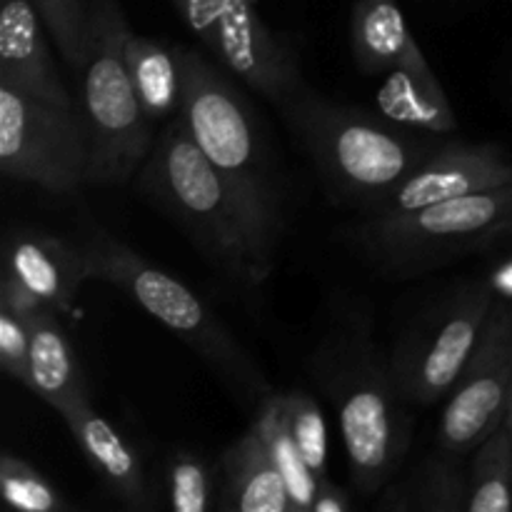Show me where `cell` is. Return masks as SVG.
<instances>
[{
  "mask_svg": "<svg viewBox=\"0 0 512 512\" xmlns=\"http://www.w3.org/2000/svg\"><path fill=\"white\" fill-rule=\"evenodd\" d=\"M5 273L60 315H70L80 285L88 280V260L80 245L48 230L15 228L5 240Z\"/></svg>",
  "mask_w": 512,
  "mask_h": 512,
  "instance_id": "9a60e30c",
  "label": "cell"
},
{
  "mask_svg": "<svg viewBox=\"0 0 512 512\" xmlns=\"http://www.w3.org/2000/svg\"><path fill=\"white\" fill-rule=\"evenodd\" d=\"M68 430L73 433L80 453L95 470L103 488L125 508L148 512L158 508L155 485L143 455L128 443L123 433L108 418L93 408V403H80L63 413Z\"/></svg>",
  "mask_w": 512,
  "mask_h": 512,
  "instance_id": "5bb4252c",
  "label": "cell"
},
{
  "mask_svg": "<svg viewBox=\"0 0 512 512\" xmlns=\"http://www.w3.org/2000/svg\"><path fill=\"white\" fill-rule=\"evenodd\" d=\"M133 188L233 283L260 288L275 268L280 238L215 168L175 115L155 135Z\"/></svg>",
  "mask_w": 512,
  "mask_h": 512,
  "instance_id": "6da1fadb",
  "label": "cell"
},
{
  "mask_svg": "<svg viewBox=\"0 0 512 512\" xmlns=\"http://www.w3.org/2000/svg\"><path fill=\"white\" fill-rule=\"evenodd\" d=\"M180 65L178 118L210 163L238 188L260 220L283 235L285 183L270 138L240 80L190 45H175Z\"/></svg>",
  "mask_w": 512,
  "mask_h": 512,
  "instance_id": "5b68a950",
  "label": "cell"
},
{
  "mask_svg": "<svg viewBox=\"0 0 512 512\" xmlns=\"http://www.w3.org/2000/svg\"><path fill=\"white\" fill-rule=\"evenodd\" d=\"M50 30L33 0H3L0 5V85L25 95L75 108L50 48Z\"/></svg>",
  "mask_w": 512,
  "mask_h": 512,
  "instance_id": "4fadbf2b",
  "label": "cell"
},
{
  "mask_svg": "<svg viewBox=\"0 0 512 512\" xmlns=\"http://www.w3.org/2000/svg\"><path fill=\"white\" fill-rule=\"evenodd\" d=\"M33 5L48 25L60 58L80 73L88 48L90 0H33Z\"/></svg>",
  "mask_w": 512,
  "mask_h": 512,
  "instance_id": "4316f807",
  "label": "cell"
},
{
  "mask_svg": "<svg viewBox=\"0 0 512 512\" xmlns=\"http://www.w3.org/2000/svg\"><path fill=\"white\" fill-rule=\"evenodd\" d=\"M125 60L145 115L153 123H168L175 118L180 110V65L175 45L130 30L125 40Z\"/></svg>",
  "mask_w": 512,
  "mask_h": 512,
  "instance_id": "44dd1931",
  "label": "cell"
},
{
  "mask_svg": "<svg viewBox=\"0 0 512 512\" xmlns=\"http://www.w3.org/2000/svg\"><path fill=\"white\" fill-rule=\"evenodd\" d=\"M213 60L275 108L305 85L293 45L268 28L250 0H170Z\"/></svg>",
  "mask_w": 512,
  "mask_h": 512,
  "instance_id": "30bf717a",
  "label": "cell"
},
{
  "mask_svg": "<svg viewBox=\"0 0 512 512\" xmlns=\"http://www.w3.org/2000/svg\"><path fill=\"white\" fill-rule=\"evenodd\" d=\"M285 413H288L290 433H293L295 443H298L300 453H303L305 463L315 473V478L323 483L328 480V430H325L323 410H320L318 400L308 393V390H285L283 393Z\"/></svg>",
  "mask_w": 512,
  "mask_h": 512,
  "instance_id": "484cf974",
  "label": "cell"
},
{
  "mask_svg": "<svg viewBox=\"0 0 512 512\" xmlns=\"http://www.w3.org/2000/svg\"><path fill=\"white\" fill-rule=\"evenodd\" d=\"M493 305L495 295L485 278H465L430 295L405 320L388 350L405 403L430 408L448 398L478 348Z\"/></svg>",
  "mask_w": 512,
  "mask_h": 512,
  "instance_id": "ba28073f",
  "label": "cell"
},
{
  "mask_svg": "<svg viewBox=\"0 0 512 512\" xmlns=\"http://www.w3.org/2000/svg\"><path fill=\"white\" fill-rule=\"evenodd\" d=\"M218 473L195 450H173L165 468L168 505L175 512H208L213 508V493Z\"/></svg>",
  "mask_w": 512,
  "mask_h": 512,
  "instance_id": "cb8c5ba5",
  "label": "cell"
},
{
  "mask_svg": "<svg viewBox=\"0 0 512 512\" xmlns=\"http://www.w3.org/2000/svg\"><path fill=\"white\" fill-rule=\"evenodd\" d=\"M512 218V180L405 215H363L340 238L388 280H410L480 255Z\"/></svg>",
  "mask_w": 512,
  "mask_h": 512,
  "instance_id": "8992f818",
  "label": "cell"
},
{
  "mask_svg": "<svg viewBox=\"0 0 512 512\" xmlns=\"http://www.w3.org/2000/svg\"><path fill=\"white\" fill-rule=\"evenodd\" d=\"M285 123L313 160L330 198L373 213L438 145L365 108L338 103L303 85L280 105Z\"/></svg>",
  "mask_w": 512,
  "mask_h": 512,
  "instance_id": "3957f363",
  "label": "cell"
},
{
  "mask_svg": "<svg viewBox=\"0 0 512 512\" xmlns=\"http://www.w3.org/2000/svg\"><path fill=\"white\" fill-rule=\"evenodd\" d=\"M250 425L258 430L263 443L268 445L270 455H273L275 465H278L280 473H283L293 512L313 510V500H315V493H318L320 480L315 478L310 465L305 463L303 453H300L298 443H295L293 433H290L283 393L273 390V393H270L268 398L255 408L253 423Z\"/></svg>",
  "mask_w": 512,
  "mask_h": 512,
  "instance_id": "7402d4cb",
  "label": "cell"
},
{
  "mask_svg": "<svg viewBox=\"0 0 512 512\" xmlns=\"http://www.w3.org/2000/svg\"><path fill=\"white\" fill-rule=\"evenodd\" d=\"M308 368L338 413L353 490L363 498L383 493L408 455L415 418L395 385L390 353L375 338L370 310H338Z\"/></svg>",
  "mask_w": 512,
  "mask_h": 512,
  "instance_id": "7a4b0ae2",
  "label": "cell"
},
{
  "mask_svg": "<svg viewBox=\"0 0 512 512\" xmlns=\"http://www.w3.org/2000/svg\"><path fill=\"white\" fill-rule=\"evenodd\" d=\"M375 103L385 118L418 133L448 135L458 130V115L425 55L385 73Z\"/></svg>",
  "mask_w": 512,
  "mask_h": 512,
  "instance_id": "ac0fdd59",
  "label": "cell"
},
{
  "mask_svg": "<svg viewBox=\"0 0 512 512\" xmlns=\"http://www.w3.org/2000/svg\"><path fill=\"white\" fill-rule=\"evenodd\" d=\"M480 258L485 260V283L493 290L495 300L512 305V218L490 235Z\"/></svg>",
  "mask_w": 512,
  "mask_h": 512,
  "instance_id": "f1b7e54d",
  "label": "cell"
},
{
  "mask_svg": "<svg viewBox=\"0 0 512 512\" xmlns=\"http://www.w3.org/2000/svg\"><path fill=\"white\" fill-rule=\"evenodd\" d=\"M468 483V512H512V433L505 423L475 448Z\"/></svg>",
  "mask_w": 512,
  "mask_h": 512,
  "instance_id": "603a6c76",
  "label": "cell"
},
{
  "mask_svg": "<svg viewBox=\"0 0 512 512\" xmlns=\"http://www.w3.org/2000/svg\"><path fill=\"white\" fill-rule=\"evenodd\" d=\"M128 18L120 0H90L83 60V118L90 135V185L133 183L155 143L153 120L140 105L125 60Z\"/></svg>",
  "mask_w": 512,
  "mask_h": 512,
  "instance_id": "52a82bcc",
  "label": "cell"
},
{
  "mask_svg": "<svg viewBox=\"0 0 512 512\" xmlns=\"http://www.w3.org/2000/svg\"><path fill=\"white\" fill-rule=\"evenodd\" d=\"M0 170L15 183L73 195L90 170L83 113L0 85Z\"/></svg>",
  "mask_w": 512,
  "mask_h": 512,
  "instance_id": "9c48e42d",
  "label": "cell"
},
{
  "mask_svg": "<svg viewBox=\"0 0 512 512\" xmlns=\"http://www.w3.org/2000/svg\"><path fill=\"white\" fill-rule=\"evenodd\" d=\"M460 455L438 450L425 455L408 478L390 483L380 493L378 508L393 512H460L468 510L470 483L460 468Z\"/></svg>",
  "mask_w": 512,
  "mask_h": 512,
  "instance_id": "d6986e66",
  "label": "cell"
},
{
  "mask_svg": "<svg viewBox=\"0 0 512 512\" xmlns=\"http://www.w3.org/2000/svg\"><path fill=\"white\" fill-rule=\"evenodd\" d=\"M350 508H353V495L328 478L318 485L310 512H348Z\"/></svg>",
  "mask_w": 512,
  "mask_h": 512,
  "instance_id": "4dcf8cb0",
  "label": "cell"
},
{
  "mask_svg": "<svg viewBox=\"0 0 512 512\" xmlns=\"http://www.w3.org/2000/svg\"><path fill=\"white\" fill-rule=\"evenodd\" d=\"M505 425H508V430L512 433V395H510V405H508V415H505Z\"/></svg>",
  "mask_w": 512,
  "mask_h": 512,
  "instance_id": "1f68e13d",
  "label": "cell"
},
{
  "mask_svg": "<svg viewBox=\"0 0 512 512\" xmlns=\"http://www.w3.org/2000/svg\"><path fill=\"white\" fill-rule=\"evenodd\" d=\"M0 365L13 380L30 383V325L20 315L0 308Z\"/></svg>",
  "mask_w": 512,
  "mask_h": 512,
  "instance_id": "83f0119b",
  "label": "cell"
},
{
  "mask_svg": "<svg viewBox=\"0 0 512 512\" xmlns=\"http://www.w3.org/2000/svg\"><path fill=\"white\" fill-rule=\"evenodd\" d=\"M512 395V305L495 300L478 348L445 400L438 445L465 455L505 423Z\"/></svg>",
  "mask_w": 512,
  "mask_h": 512,
  "instance_id": "8fae6325",
  "label": "cell"
},
{
  "mask_svg": "<svg viewBox=\"0 0 512 512\" xmlns=\"http://www.w3.org/2000/svg\"><path fill=\"white\" fill-rule=\"evenodd\" d=\"M512 180V158L498 143H440L438 150L413 170L373 213L405 215L475 190Z\"/></svg>",
  "mask_w": 512,
  "mask_h": 512,
  "instance_id": "7c38bea8",
  "label": "cell"
},
{
  "mask_svg": "<svg viewBox=\"0 0 512 512\" xmlns=\"http://www.w3.org/2000/svg\"><path fill=\"white\" fill-rule=\"evenodd\" d=\"M0 308L20 315L23 320H30L35 318L40 310L50 308V305H45L35 293H30L15 275L5 273L3 270V275H0Z\"/></svg>",
  "mask_w": 512,
  "mask_h": 512,
  "instance_id": "f546056e",
  "label": "cell"
},
{
  "mask_svg": "<svg viewBox=\"0 0 512 512\" xmlns=\"http://www.w3.org/2000/svg\"><path fill=\"white\" fill-rule=\"evenodd\" d=\"M30 325V393L50 405L58 415L80 403H90V390L73 345L60 325V313L40 310Z\"/></svg>",
  "mask_w": 512,
  "mask_h": 512,
  "instance_id": "e0dca14e",
  "label": "cell"
},
{
  "mask_svg": "<svg viewBox=\"0 0 512 512\" xmlns=\"http://www.w3.org/2000/svg\"><path fill=\"white\" fill-rule=\"evenodd\" d=\"M75 243L88 260V280L118 288L150 318L178 335L248 413H255V408L273 393L275 388L260 365L188 285L148 263L138 250L108 233L88 213L78 215Z\"/></svg>",
  "mask_w": 512,
  "mask_h": 512,
  "instance_id": "277c9868",
  "label": "cell"
},
{
  "mask_svg": "<svg viewBox=\"0 0 512 512\" xmlns=\"http://www.w3.org/2000/svg\"><path fill=\"white\" fill-rule=\"evenodd\" d=\"M0 490L10 508L23 512H68L70 503L38 468L13 453L0 458Z\"/></svg>",
  "mask_w": 512,
  "mask_h": 512,
  "instance_id": "d4e9b609",
  "label": "cell"
},
{
  "mask_svg": "<svg viewBox=\"0 0 512 512\" xmlns=\"http://www.w3.org/2000/svg\"><path fill=\"white\" fill-rule=\"evenodd\" d=\"M350 45L365 75L390 73L423 55L395 0H360L350 20Z\"/></svg>",
  "mask_w": 512,
  "mask_h": 512,
  "instance_id": "ffe728a7",
  "label": "cell"
},
{
  "mask_svg": "<svg viewBox=\"0 0 512 512\" xmlns=\"http://www.w3.org/2000/svg\"><path fill=\"white\" fill-rule=\"evenodd\" d=\"M218 483L220 510L293 512L283 473L253 425L220 453Z\"/></svg>",
  "mask_w": 512,
  "mask_h": 512,
  "instance_id": "2e32d148",
  "label": "cell"
}]
</instances>
